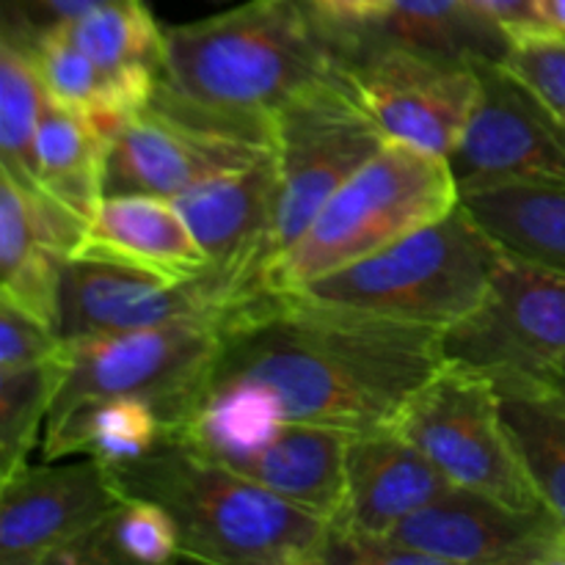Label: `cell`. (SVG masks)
Instances as JSON below:
<instances>
[{
    "label": "cell",
    "instance_id": "obj_23",
    "mask_svg": "<svg viewBox=\"0 0 565 565\" xmlns=\"http://www.w3.org/2000/svg\"><path fill=\"white\" fill-rule=\"evenodd\" d=\"M105 147L92 121L44 99L36 130L39 185L83 221L105 199Z\"/></svg>",
    "mask_w": 565,
    "mask_h": 565
},
{
    "label": "cell",
    "instance_id": "obj_18",
    "mask_svg": "<svg viewBox=\"0 0 565 565\" xmlns=\"http://www.w3.org/2000/svg\"><path fill=\"white\" fill-rule=\"evenodd\" d=\"M450 486L401 430L356 434L345 450V500L331 522L359 533L392 535Z\"/></svg>",
    "mask_w": 565,
    "mask_h": 565
},
{
    "label": "cell",
    "instance_id": "obj_20",
    "mask_svg": "<svg viewBox=\"0 0 565 565\" xmlns=\"http://www.w3.org/2000/svg\"><path fill=\"white\" fill-rule=\"evenodd\" d=\"M351 434L323 425L285 423L230 469L257 480L285 500L337 519L345 500V450Z\"/></svg>",
    "mask_w": 565,
    "mask_h": 565
},
{
    "label": "cell",
    "instance_id": "obj_9",
    "mask_svg": "<svg viewBox=\"0 0 565 565\" xmlns=\"http://www.w3.org/2000/svg\"><path fill=\"white\" fill-rule=\"evenodd\" d=\"M218 342V318L66 340L70 370L50 417L88 397H141L174 430L191 414Z\"/></svg>",
    "mask_w": 565,
    "mask_h": 565
},
{
    "label": "cell",
    "instance_id": "obj_26",
    "mask_svg": "<svg viewBox=\"0 0 565 565\" xmlns=\"http://www.w3.org/2000/svg\"><path fill=\"white\" fill-rule=\"evenodd\" d=\"M44 92L36 55L25 28L3 20L0 39V169L33 191H44L36 177V130Z\"/></svg>",
    "mask_w": 565,
    "mask_h": 565
},
{
    "label": "cell",
    "instance_id": "obj_25",
    "mask_svg": "<svg viewBox=\"0 0 565 565\" xmlns=\"http://www.w3.org/2000/svg\"><path fill=\"white\" fill-rule=\"evenodd\" d=\"M28 36L47 97L61 108L92 121L105 141L132 114H138L130 97L61 28L28 31Z\"/></svg>",
    "mask_w": 565,
    "mask_h": 565
},
{
    "label": "cell",
    "instance_id": "obj_37",
    "mask_svg": "<svg viewBox=\"0 0 565 565\" xmlns=\"http://www.w3.org/2000/svg\"><path fill=\"white\" fill-rule=\"evenodd\" d=\"M535 11L546 28L565 33V0H535Z\"/></svg>",
    "mask_w": 565,
    "mask_h": 565
},
{
    "label": "cell",
    "instance_id": "obj_28",
    "mask_svg": "<svg viewBox=\"0 0 565 565\" xmlns=\"http://www.w3.org/2000/svg\"><path fill=\"white\" fill-rule=\"evenodd\" d=\"M180 557V533L166 508L149 500H125L99 527L64 546L47 565H163Z\"/></svg>",
    "mask_w": 565,
    "mask_h": 565
},
{
    "label": "cell",
    "instance_id": "obj_22",
    "mask_svg": "<svg viewBox=\"0 0 565 565\" xmlns=\"http://www.w3.org/2000/svg\"><path fill=\"white\" fill-rule=\"evenodd\" d=\"M169 436L158 408L141 397H88L47 417L42 456L44 461L88 456L114 467L147 456Z\"/></svg>",
    "mask_w": 565,
    "mask_h": 565
},
{
    "label": "cell",
    "instance_id": "obj_33",
    "mask_svg": "<svg viewBox=\"0 0 565 565\" xmlns=\"http://www.w3.org/2000/svg\"><path fill=\"white\" fill-rule=\"evenodd\" d=\"M64 351L66 340H61L58 331L0 301V370L31 367L58 359Z\"/></svg>",
    "mask_w": 565,
    "mask_h": 565
},
{
    "label": "cell",
    "instance_id": "obj_7",
    "mask_svg": "<svg viewBox=\"0 0 565 565\" xmlns=\"http://www.w3.org/2000/svg\"><path fill=\"white\" fill-rule=\"evenodd\" d=\"M392 428L425 452L458 489L513 508H546L513 445L500 392L489 375L441 364Z\"/></svg>",
    "mask_w": 565,
    "mask_h": 565
},
{
    "label": "cell",
    "instance_id": "obj_21",
    "mask_svg": "<svg viewBox=\"0 0 565 565\" xmlns=\"http://www.w3.org/2000/svg\"><path fill=\"white\" fill-rule=\"evenodd\" d=\"M55 28H61L138 110L152 103L163 66V25H158L143 0L103 6Z\"/></svg>",
    "mask_w": 565,
    "mask_h": 565
},
{
    "label": "cell",
    "instance_id": "obj_34",
    "mask_svg": "<svg viewBox=\"0 0 565 565\" xmlns=\"http://www.w3.org/2000/svg\"><path fill=\"white\" fill-rule=\"evenodd\" d=\"M110 3H127V0H6L3 20L25 31H47Z\"/></svg>",
    "mask_w": 565,
    "mask_h": 565
},
{
    "label": "cell",
    "instance_id": "obj_1",
    "mask_svg": "<svg viewBox=\"0 0 565 565\" xmlns=\"http://www.w3.org/2000/svg\"><path fill=\"white\" fill-rule=\"evenodd\" d=\"M441 364V329L279 292L221 320L202 390L254 386L285 423L356 436L392 428Z\"/></svg>",
    "mask_w": 565,
    "mask_h": 565
},
{
    "label": "cell",
    "instance_id": "obj_32",
    "mask_svg": "<svg viewBox=\"0 0 565 565\" xmlns=\"http://www.w3.org/2000/svg\"><path fill=\"white\" fill-rule=\"evenodd\" d=\"M320 565H441L428 552H419L392 535L359 533L331 522Z\"/></svg>",
    "mask_w": 565,
    "mask_h": 565
},
{
    "label": "cell",
    "instance_id": "obj_19",
    "mask_svg": "<svg viewBox=\"0 0 565 565\" xmlns=\"http://www.w3.org/2000/svg\"><path fill=\"white\" fill-rule=\"evenodd\" d=\"M75 257L119 263L166 281H196L210 274L207 254L174 199L149 193L105 196Z\"/></svg>",
    "mask_w": 565,
    "mask_h": 565
},
{
    "label": "cell",
    "instance_id": "obj_4",
    "mask_svg": "<svg viewBox=\"0 0 565 565\" xmlns=\"http://www.w3.org/2000/svg\"><path fill=\"white\" fill-rule=\"evenodd\" d=\"M461 204L450 160L390 141L348 177L309 230L270 265L259 296L296 292L384 252Z\"/></svg>",
    "mask_w": 565,
    "mask_h": 565
},
{
    "label": "cell",
    "instance_id": "obj_30",
    "mask_svg": "<svg viewBox=\"0 0 565 565\" xmlns=\"http://www.w3.org/2000/svg\"><path fill=\"white\" fill-rule=\"evenodd\" d=\"M379 31L423 47L489 58H500L508 44L505 33L475 17L463 0H395V11Z\"/></svg>",
    "mask_w": 565,
    "mask_h": 565
},
{
    "label": "cell",
    "instance_id": "obj_5",
    "mask_svg": "<svg viewBox=\"0 0 565 565\" xmlns=\"http://www.w3.org/2000/svg\"><path fill=\"white\" fill-rule=\"evenodd\" d=\"M502 252L461 202L445 218L292 296L445 331L483 301Z\"/></svg>",
    "mask_w": 565,
    "mask_h": 565
},
{
    "label": "cell",
    "instance_id": "obj_2",
    "mask_svg": "<svg viewBox=\"0 0 565 565\" xmlns=\"http://www.w3.org/2000/svg\"><path fill=\"white\" fill-rule=\"evenodd\" d=\"M362 28L315 0H243L202 20L163 25L158 97L270 143V114L292 94L348 70Z\"/></svg>",
    "mask_w": 565,
    "mask_h": 565
},
{
    "label": "cell",
    "instance_id": "obj_8",
    "mask_svg": "<svg viewBox=\"0 0 565 565\" xmlns=\"http://www.w3.org/2000/svg\"><path fill=\"white\" fill-rule=\"evenodd\" d=\"M348 77L390 141L452 158L480 97L475 55L445 53L362 28Z\"/></svg>",
    "mask_w": 565,
    "mask_h": 565
},
{
    "label": "cell",
    "instance_id": "obj_6",
    "mask_svg": "<svg viewBox=\"0 0 565 565\" xmlns=\"http://www.w3.org/2000/svg\"><path fill=\"white\" fill-rule=\"evenodd\" d=\"M386 143L390 138L356 97L348 70L292 94L270 114V152L279 193L265 243L263 279L270 265L309 230L337 188Z\"/></svg>",
    "mask_w": 565,
    "mask_h": 565
},
{
    "label": "cell",
    "instance_id": "obj_14",
    "mask_svg": "<svg viewBox=\"0 0 565 565\" xmlns=\"http://www.w3.org/2000/svg\"><path fill=\"white\" fill-rule=\"evenodd\" d=\"M274 152L248 169L213 177L174 199L185 215L193 237L210 259L204 276L224 303V318L232 309L257 298L265 265V243L276 213Z\"/></svg>",
    "mask_w": 565,
    "mask_h": 565
},
{
    "label": "cell",
    "instance_id": "obj_24",
    "mask_svg": "<svg viewBox=\"0 0 565 565\" xmlns=\"http://www.w3.org/2000/svg\"><path fill=\"white\" fill-rule=\"evenodd\" d=\"M461 202L508 252L565 270V191L500 185L463 193Z\"/></svg>",
    "mask_w": 565,
    "mask_h": 565
},
{
    "label": "cell",
    "instance_id": "obj_13",
    "mask_svg": "<svg viewBox=\"0 0 565 565\" xmlns=\"http://www.w3.org/2000/svg\"><path fill=\"white\" fill-rule=\"evenodd\" d=\"M392 539L441 565H565V524L550 508H513L450 486Z\"/></svg>",
    "mask_w": 565,
    "mask_h": 565
},
{
    "label": "cell",
    "instance_id": "obj_31",
    "mask_svg": "<svg viewBox=\"0 0 565 565\" xmlns=\"http://www.w3.org/2000/svg\"><path fill=\"white\" fill-rule=\"evenodd\" d=\"M502 66L530 88L565 125V33L555 28L508 36Z\"/></svg>",
    "mask_w": 565,
    "mask_h": 565
},
{
    "label": "cell",
    "instance_id": "obj_27",
    "mask_svg": "<svg viewBox=\"0 0 565 565\" xmlns=\"http://www.w3.org/2000/svg\"><path fill=\"white\" fill-rule=\"evenodd\" d=\"M502 414L541 502L565 524V395L497 384Z\"/></svg>",
    "mask_w": 565,
    "mask_h": 565
},
{
    "label": "cell",
    "instance_id": "obj_10",
    "mask_svg": "<svg viewBox=\"0 0 565 565\" xmlns=\"http://www.w3.org/2000/svg\"><path fill=\"white\" fill-rule=\"evenodd\" d=\"M445 364L530 384L565 359V270L502 252L483 301L441 331Z\"/></svg>",
    "mask_w": 565,
    "mask_h": 565
},
{
    "label": "cell",
    "instance_id": "obj_36",
    "mask_svg": "<svg viewBox=\"0 0 565 565\" xmlns=\"http://www.w3.org/2000/svg\"><path fill=\"white\" fill-rule=\"evenodd\" d=\"M323 14L345 28H379L395 11V0H315Z\"/></svg>",
    "mask_w": 565,
    "mask_h": 565
},
{
    "label": "cell",
    "instance_id": "obj_35",
    "mask_svg": "<svg viewBox=\"0 0 565 565\" xmlns=\"http://www.w3.org/2000/svg\"><path fill=\"white\" fill-rule=\"evenodd\" d=\"M463 3L475 17L505 33V39L513 33L546 28L535 11V0H463Z\"/></svg>",
    "mask_w": 565,
    "mask_h": 565
},
{
    "label": "cell",
    "instance_id": "obj_17",
    "mask_svg": "<svg viewBox=\"0 0 565 565\" xmlns=\"http://www.w3.org/2000/svg\"><path fill=\"white\" fill-rule=\"evenodd\" d=\"M88 221L0 169V301L58 331L61 268Z\"/></svg>",
    "mask_w": 565,
    "mask_h": 565
},
{
    "label": "cell",
    "instance_id": "obj_29",
    "mask_svg": "<svg viewBox=\"0 0 565 565\" xmlns=\"http://www.w3.org/2000/svg\"><path fill=\"white\" fill-rule=\"evenodd\" d=\"M70 370V345L58 359L0 370V483L28 467L39 434Z\"/></svg>",
    "mask_w": 565,
    "mask_h": 565
},
{
    "label": "cell",
    "instance_id": "obj_16",
    "mask_svg": "<svg viewBox=\"0 0 565 565\" xmlns=\"http://www.w3.org/2000/svg\"><path fill=\"white\" fill-rule=\"evenodd\" d=\"M191 318L224 320V303L204 279L166 281L127 265L88 257H72L61 268V340L149 329Z\"/></svg>",
    "mask_w": 565,
    "mask_h": 565
},
{
    "label": "cell",
    "instance_id": "obj_11",
    "mask_svg": "<svg viewBox=\"0 0 565 565\" xmlns=\"http://www.w3.org/2000/svg\"><path fill=\"white\" fill-rule=\"evenodd\" d=\"M268 154L270 143L263 138L152 97L108 138L105 196L149 193L177 199L199 182L248 169Z\"/></svg>",
    "mask_w": 565,
    "mask_h": 565
},
{
    "label": "cell",
    "instance_id": "obj_12",
    "mask_svg": "<svg viewBox=\"0 0 565 565\" xmlns=\"http://www.w3.org/2000/svg\"><path fill=\"white\" fill-rule=\"evenodd\" d=\"M480 97L450 166L463 193L500 185L565 191V125L489 55H475Z\"/></svg>",
    "mask_w": 565,
    "mask_h": 565
},
{
    "label": "cell",
    "instance_id": "obj_38",
    "mask_svg": "<svg viewBox=\"0 0 565 565\" xmlns=\"http://www.w3.org/2000/svg\"><path fill=\"white\" fill-rule=\"evenodd\" d=\"M524 386H541V390H550V392H557V395H565V359L557 367H552L550 373H544L541 379L530 381V384Z\"/></svg>",
    "mask_w": 565,
    "mask_h": 565
},
{
    "label": "cell",
    "instance_id": "obj_3",
    "mask_svg": "<svg viewBox=\"0 0 565 565\" xmlns=\"http://www.w3.org/2000/svg\"><path fill=\"white\" fill-rule=\"evenodd\" d=\"M108 472L125 500H149L169 511L182 561L320 565L331 519L199 456L174 436Z\"/></svg>",
    "mask_w": 565,
    "mask_h": 565
},
{
    "label": "cell",
    "instance_id": "obj_15",
    "mask_svg": "<svg viewBox=\"0 0 565 565\" xmlns=\"http://www.w3.org/2000/svg\"><path fill=\"white\" fill-rule=\"evenodd\" d=\"M125 502L97 458L25 467L0 483V565H47Z\"/></svg>",
    "mask_w": 565,
    "mask_h": 565
}]
</instances>
